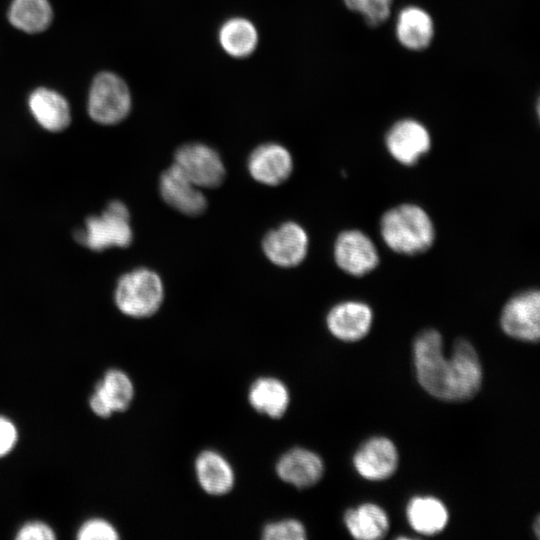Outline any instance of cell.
I'll use <instances>...</instances> for the list:
<instances>
[{
  "label": "cell",
  "mask_w": 540,
  "mask_h": 540,
  "mask_svg": "<svg viewBox=\"0 0 540 540\" xmlns=\"http://www.w3.org/2000/svg\"><path fill=\"white\" fill-rule=\"evenodd\" d=\"M442 337L434 329L420 332L413 342L416 377L431 396L449 402L467 401L481 388L483 373L473 345L458 339L451 357L443 353Z\"/></svg>",
  "instance_id": "obj_1"
},
{
  "label": "cell",
  "mask_w": 540,
  "mask_h": 540,
  "mask_svg": "<svg viewBox=\"0 0 540 540\" xmlns=\"http://www.w3.org/2000/svg\"><path fill=\"white\" fill-rule=\"evenodd\" d=\"M386 245L406 255L422 253L434 242L435 230L427 212L416 204H401L386 211L380 221Z\"/></svg>",
  "instance_id": "obj_2"
},
{
  "label": "cell",
  "mask_w": 540,
  "mask_h": 540,
  "mask_svg": "<svg viewBox=\"0 0 540 540\" xmlns=\"http://www.w3.org/2000/svg\"><path fill=\"white\" fill-rule=\"evenodd\" d=\"M163 298L161 278L147 268H138L122 275L114 293L117 308L134 318H145L156 313Z\"/></svg>",
  "instance_id": "obj_3"
},
{
  "label": "cell",
  "mask_w": 540,
  "mask_h": 540,
  "mask_svg": "<svg viewBox=\"0 0 540 540\" xmlns=\"http://www.w3.org/2000/svg\"><path fill=\"white\" fill-rule=\"evenodd\" d=\"M74 236L77 242L96 252L127 247L133 239L129 210L123 202L114 200L100 215L88 217L84 228Z\"/></svg>",
  "instance_id": "obj_4"
},
{
  "label": "cell",
  "mask_w": 540,
  "mask_h": 540,
  "mask_svg": "<svg viewBox=\"0 0 540 540\" xmlns=\"http://www.w3.org/2000/svg\"><path fill=\"white\" fill-rule=\"evenodd\" d=\"M132 97L126 82L112 72H101L93 80L87 110L90 118L102 125H114L130 113Z\"/></svg>",
  "instance_id": "obj_5"
},
{
  "label": "cell",
  "mask_w": 540,
  "mask_h": 540,
  "mask_svg": "<svg viewBox=\"0 0 540 540\" xmlns=\"http://www.w3.org/2000/svg\"><path fill=\"white\" fill-rule=\"evenodd\" d=\"M500 324L510 337L537 342L540 337V293L537 289L522 291L504 305Z\"/></svg>",
  "instance_id": "obj_6"
},
{
  "label": "cell",
  "mask_w": 540,
  "mask_h": 540,
  "mask_svg": "<svg viewBox=\"0 0 540 540\" xmlns=\"http://www.w3.org/2000/svg\"><path fill=\"white\" fill-rule=\"evenodd\" d=\"M173 164L200 188L216 187L225 176L220 155L203 143L193 142L180 146L175 152Z\"/></svg>",
  "instance_id": "obj_7"
},
{
  "label": "cell",
  "mask_w": 540,
  "mask_h": 540,
  "mask_svg": "<svg viewBox=\"0 0 540 540\" xmlns=\"http://www.w3.org/2000/svg\"><path fill=\"white\" fill-rule=\"evenodd\" d=\"M334 259L340 269L353 276H363L379 263L373 241L362 231L346 230L334 244Z\"/></svg>",
  "instance_id": "obj_8"
},
{
  "label": "cell",
  "mask_w": 540,
  "mask_h": 540,
  "mask_svg": "<svg viewBox=\"0 0 540 540\" xmlns=\"http://www.w3.org/2000/svg\"><path fill=\"white\" fill-rule=\"evenodd\" d=\"M389 154L403 165L415 164L431 146L427 128L417 120L402 119L394 123L385 137Z\"/></svg>",
  "instance_id": "obj_9"
},
{
  "label": "cell",
  "mask_w": 540,
  "mask_h": 540,
  "mask_svg": "<svg viewBox=\"0 0 540 540\" xmlns=\"http://www.w3.org/2000/svg\"><path fill=\"white\" fill-rule=\"evenodd\" d=\"M308 244V235L303 227L290 221L270 231L263 239L262 248L275 265L293 267L306 257Z\"/></svg>",
  "instance_id": "obj_10"
},
{
  "label": "cell",
  "mask_w": 540,
  "mask_h": 540,
  "mask_svg": "<svg viewBox=\"0 0 540 540\" xmlns=\"http://www.w3.org/2000/svg\"><path fill=\"white\" fill-rule=\"evenodd\" d=\"M398 451L394 443L382 436L365 441L353 456V465L360 476L370 481L391 477L398 466Z\"/></svg>",
  "instance_id": "obj_11"
},
{
  "label": "cell",
  "mask_w": 540,
  "mask_h": 540,
  "mask_svg": "<svg viewBox=\"0 0 540 540\" xmlns=\"http://www.w3.org/2000/svg\"><path fill=\"white\" fill-rule=\"evenodd\" d=\"M159 190L164 201L183 214L196 216L206 208L207 201L201 188L174 164L162 173Z\"/></svg>",
  "instance_id": "obj_12"
},
{
  "label": "cell",
  "mask_w": 540,
  "mask_h": 540,
  "mask_svg": "<svg viewBox=\"0 0 540 540\" xmlns=\"http://www.w3.org/2000/svg\"><path fill=\"white\" fill-rule=\"evenodd\" d=\"M373 312L364 302L348 300L333 306L327 314L326 324L337 339L354 342L364 338L370 331Z\"/></svg>",
  "instance_id": "obj_13"
},
{
  "label": "cell",
  "mask_w": 540,
  "mask_h": 540,
  "mask_svg": "<svg viewBox=\"0 0 540 540\" xmlns=\"http://www.w3.org/2000/svg\"><path fill=\"white\" fill-rule=\"evenodd\" d=\"M248 170L257 182L275 186L290 176L293 159L286 147L274 142L264 143L250 154Z\"/></svg>",
  "instance_id": "obj_14"
},
{
  "label": "cell",
  "mask_w": 540,
  "mask_h": 540,
  "mask_svg": "<svg viewBox=\"0 0 540 540\" xmlns=\"http://www.w3.org/2000/svg\"><path fill=\"white\" fill-rule=\"evenodd\" d=\"M276 473L285 483L304 489L315 485L323 476L324 463L315 452L305 448H293L277 461Z\"/></svg>",
  "instance_id": "obj_15"
},
{
  "label": "cell",
  "mask_w": 540,
  "mask_h": 540,
  "mask_svg": "<svg viewBox=\"0 0 540 540\" xmlns=\"http://www.w3.org/2000/svg\"><path fill=\"white\" fill-rule=\"evenodd\" d=\"M133 395L130 378L120 370H109L96 385L90 398V407L98 416L109 417L113 412L126 410Z\"/></svg>",
  "instance_id": "obj_16"
},
{
  "label": "cell",
  "mask_w": 540,
  "mask_h": 540,
  "mask_svg": "<svg viewBox=\"0 0 540 540\" xmlns=\"http://www.w3.org/2000/svg\"><path fill=\"white\" fill-rule=\"evenodd\" d=\"M195 473L200 487L213 496L230 492L235 473L229 461L219 452L204 450L195 459Z\"/></svg>",
  "instance_id": "obj_17"
},
{
  "label": "cell",
  "mask_w": 540,
  "mask_h": 540,
  "mask_svg": "<svg viewBox=\"0 0 540 540\" xmlns=\"http://www.w3.org/2000/svg\"><path fill=\"white\" fill-rule=\"evenodd\" d=\"M28 105L37 123L49 132L63 131L71 122L67 100L52 89L37 88L30 94Z\"/></svg>",
  "instance_id": "obj_18"
},
{
  "label": "cell",
  "mask_w": 540,
  "mask_h": 540,
  "mask_svg": "<svg viewBox=\"0 0 540 540\" xmlns=\"http://www.w3.org/2000/svg\"><path fill=\"white\" fill-rule=\"evenodd\" d=\"M398 42L411 51H422L432 42L434 23L430 14L418 6H406L398 16L395 27Z\"/></svg>",
  "instance_id": "obj_19"
},
{
  "label": "cell",
  "mask_w": 540,
  "mask_h": 540,
  "mask_svg": "<svg viewBox=\"0 0 540 540\" xmlns=\"http://www.w3.org/2000/svg\"><path fill=\"white\" fill-rule=\"evenodd\" d=\"M217 38L221 49L235 59L249 57L259 44L257 27L242 16L226 19L218 29Z\"/></svg>",
  "instance_id": "obj_20"
},
{
  "label": "cell",
  "mask_w": 540,
  "mask_h": 540,
  "mask_svg": "<svg viewBox=\"0 0 540 540\" xmlns=\"http://www.w3.org/2000/svg\"><path fill=\"white\" fill-rule=\"evenodd\" d=\"M248 400L258 413L278 419L288 409L290 393L281 380L275 377H260L251 384Z\"/></svg>",
  "instance_id": "obj_21"
},
{
  "label": "cell",
  "mask_w": 540,
  "mask_h": 540,
  "mask_svg": "<svg viewBox=\"0 0 540 540\" xmlns=\"http://www.w3.org/2000/svg\"><path fill=\"white\" fill-rule=\"evenodd\" d=\"M344 524L348 532L359 540L381 539L389 530L388 515L373 503L348 509L344 514Z\"/></svg>",
  "instance_id": "obj_22"
},
{
  "label": "cell",
  "mask_w": 540,
  "mask_h": 540,
  "mask_svg": "<svg viewBox=\"0 0 540 540\" xmlns=\"http://www.w3.org/2000/svg\"><path fill=\"white\" fill-rule=\"evenodd\" d=\"M410 526L423 535H435L447 525L449 514L446 506L432 496L413 497L406 507Z\"/></svg>",
  "instance_id": "obj_23"
},
{
  "label": "cell",
  "mask_w": 540,
  "mask_h": 540,
  "mask_svg": "<svg viewBox=\"0 0 540 540\" xmlns=\"http://www.w3.org/2000/svg\"><path fill=\"white\" fill-rule=\"evenodd\" d=\"M53 19L48 0H13L8 10V20L17 29L30 33L46 30Z\"/></svg>",
  "instance_id": "obj_24"
},
{
  "label": "cell",
  "mask_w": 540,
  "mask_h": 540,
  "mask_svg": "<svg viewBox=\"0 0 540 540\" xmlns=\"http://www.w3.org/2000/svg\"><path fill=\"white\" fill-rule=\"evenodd\" d=\"M348 9L357 12L367 25L377 27L390 16L393 0H343Z\"/></svg>",
  "instance_id": "obj_25"
},
{
  "label": "cell",
  "mask_w": 540,
  "mask_h": 540,
  "mask_svg": "<svg viewBox=\"0 0 540 540\" xmlns=\"http://www.w3.org/2000/svg\"><path fill=\"white\" fill-rule=\"evenodd\" d=\"M265 540H304L307 538L304 525L296 519H282L266 524L262 529Z\"/></svg>",
  "instance_id": "obj_26"
},
{
  "label": "cell",
  "mask_w": 540,
  "mask_h": 540,
  "mask_svg": "<svg viewBox=\"0 0 540 540\" xmlns=\"http://www.w3.org/2000/svg\"><path fill=\"white\" fill-rule=\"evenodd\" d=\"M81 540H115L117 532L112 525L101 519H93L82 525L78 532Z\"/></svg>",
  "instance_id": "obj_27"
},
{
  "label": "cell",
  "mask_w": 540,
  "mask_h": 540,
  "mask_svg": "<svg viewBox=\"0 0 540 540\" xmlns=\"http://www.w3.org/2000/svg\"><path fill=\"white\" fill-rule=\"evenodd\" d=\"M54 538L53 530L42 522L27 523L17 534L18 540H50Z\"/></svg>",
  "instance_id": "obj_28"
},
{
  "label": "cell",
  "mask_w": 540,
  "mask_h": 540,
  "mask_svg": "<svg viewBox=\"0 0 540 540\" xmlns=\"http://www.w3.org/2000/svg\"><path fill=\"white\" fill-rule=\"evenodd\" d=\"M17 439L14 425L0 416V457L11 451Z\"/></svg>",
  "instance_id": "obj_29"
},
{
  "label": "cell",
  "mask_w": 540,
  "mask_h": 540,
  "mask_svg": "<svg viewBox=\"0 0 540 540\" xmlns=\"http://www.w3.org/2000/svg\"><path fill=\"white\" fill-rule=\"evenodd\" d=\"M539 526H540L539 517H537L534 522V530L537 537H539V532H540Z\"/></svg>",
  "instance_id": "obj_30"
}]
</instances>
